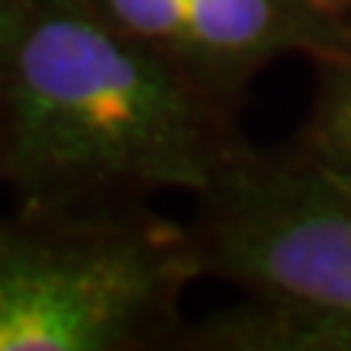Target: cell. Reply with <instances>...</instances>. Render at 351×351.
Returning <instances> with one entry per match:
<instances>
[{"label":"cell","instance_id":"obj_3","mask_svg":"<svg viewBox=\"0 0 351 351\" xmlns=\"http://www.w3.org/2000/svg\"><path fill=\"white\" fill-rule=\"evenodd\" d=\"M192 228L143 202L0 218V351H130L176 339L202 280Z\"/></svg>","mask_w":351,"mask_h":351},{"label":"cell","instance_id":"obj_1","mask_svg":"<svg viewBox=\"0 0 351 351\" xmlns=\"http://www.w3.org/2000/svg\"><path fill=\"white\" fill-rule=\"evenodd\" d=\"M234 104L91 0H26L0 121V186L23 212L208 189L241 147Z\"/></svg>","mask_w":351,"mask_h":351},{"label":"cell","instance_id":"obj_6","mask_svg":"<svg viewBox=\"0 0 351 351\" xmlns=\"http://www.w3.org/2000/svg\"><path fill=\"white\" fill-rule=\"evenodd\" d=\"M26 13V0H0V121H3V91H7V72H10L13 43L20 33Z\"/></svg>","mask_w":351,"mask_h":351},{"label":"cell","instance_id":"obj_2","mask_svg":"<svg viewBox=\"0 0 351 351\" xmlns=\"http://www.w3.org/2000/svg\"><path fill=\"white\" fill-rule=\"evenodd\" d=\"M202 274L244 300L192 326V351H351V182L247 140L195 195Z\"/></svg>","mask_w":351,"mask_h":351},{"label":"cell","instance_id":"obj_7","mask_svg":"<svg viewBox=\"0 0 351 351\" xmlns=\"http://www.w3.org/2000/svg\"><path fill=\"white\" fill-rule=\"evenodd\" d=\"M315 3H322L328 13H335V16L351 23V0H315Z\"/></svg>","mask_w":351,"mask_h":351},{"label":"cell","instance_id":"obj_5","mask_svg":"<svg viewBox=\"0 0 351 351\" xmlns=\"http://www.w3.org/2000/svg\"><path fill=\"white\" fill-rule=\"evenodd\" d=\"M296 147L328 173L351 182V36L339 49L315 59L313 111Z\"/></svg>","mask_w":351,"mask_h":351},{"label":"cell","instance_id":"obj_4","mask_svg":"<svg viewBox=\"0 0 351 351\" xmlns=\"http://www.w3.org/2000/svg\"><path fill=\"white\" fill-rule=\"evenodd\" d=\"M199 85L238 108L267 65L322 59L351 23L315 0H91Z\"/></svg>","mask_w":351,"mask_h":351}]
</instances>
